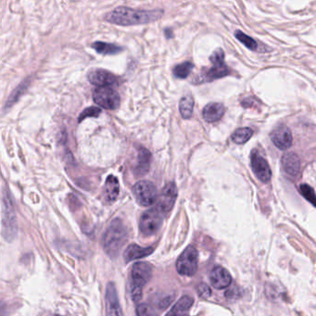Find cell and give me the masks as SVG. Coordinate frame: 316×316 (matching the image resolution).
Here are the masks:
<instances>
[{
  "label": "cell",
  "mask_w": 316,
  "mask_h": 316,
  "mask_svg": "<svg viewBox=\"0 0 316 316\" xmlns=\"http://www.w3.org/2000/svg\"><path fill=\"white\" fill-rule=\"evenodd\" d=\"M161 11H139L125 7H119L106 15V21L113 24L130 26L155 22L161 18Z\"/></svg>",
  "instance_id": "obj_1"
},
{
  "label": "cell",
  "mask_w": 316,
  "mask_h": 316,
  "mask_svg": "<svg viewBox=\"0 0 316 316\" xmlns=\"http://www.w3.org/2000/svg\"><path fill=\"white\" fill-rule=\"evenodd\" d=\"M127 240V231L120 219L111 222L103 237L104 250L111 258H116Z\"/></svg>",
  "instance_id": "obj_2"
},
{
  "label": "cell",
  "mask_w": 316,
  "mask_h": 316,
  "mask_svg": "<svg viewBox=\"0 0 316 316\" xmlns=\"http://www.w3.org/2000/svg\"><path fill=\"white\" fill-rule=\"evenodd\" d=\"M152 278V267L147 262H137L133 265L131 274L130 294L134 302L142 298V289Z\"/></svg>",
  "instance_id": "obj_3"
},
{
  "label": "cell",
  "mask_w": 316,
  "mask_h": 316,
  "mask_svg": "<svg viewBox=\"0 0 316 316\" xmlns=\"http://www.w3.org/2000/svg\"><path fill=\"white\" fill-rule=\"evenodd\" d=\"M2 234L8 241L14 239L17 235V216L11 195L6 191L2 205Z\"/></svg>",
  "instance_id": "obj_4"
},
{
  "label": "cell",
  "mask_w": 316,
  "mask_h": 316,
  "mask_svg": "<svg viewBox=\"0 0 316 316\" xmlns=\"http://www.w3.org/2000/svg\"><path fill=\"white\" fill-rule=\"evenodd\" d=\"M164 214L157 207L145 211L139 221L140 231L145 236L155 235L161 228Z\"/></svg>",
  "instance_id": "obj_5"
},
{
  "label": "cell",
  "mask_w": 316,
  "mask_h": 316,
  "mask_svg": "<svg viewBox=\"0 0 316 316\" xmlns=\"http://www.w3.org/2000/svg\"><path fill=\"white\" fill-rule=\"evenodd\" d=\"M198 251L193 246H189L178 258L176 270L184 277H192L198 270Z\"/></svg>",
  "instance_id": "obj_6"
},
{
  "label": "cell",
  "mask_w": 316,
  "mask_h": 316,
  "mask_svg": "<svg viewBox=\"0 0 316 316\" xmlns=\"http://www.w3.org/2000/svg\"><path fill=\"white\" fill-rule=\"evenodd\" d=\"M95 103L106 110H116L120 106V96L111 86H98L93 91Z\"/></svg>",
  "instance_id": "obj_7"
},
{
  "label": "cell",
  "mask_w": 316,
  "mask_h": 316,
  "mask_svg": "<svg viewBox=\"0 0 316 316\" xmlns=\"http://www.w3.org/2000/svg\"><path fill=\"white\" fill-rule=\"evenodd\" d=\"M133 193L141 206L153 205L158 200V190L150 181H140L133 186Z\"/></svg>",
  "instance_id": "obj_8"
},
{
  "label": "cell",
  "mask_w": 316,
  "mask_h": 316,
  "mask_svg": "<svg viewBox=\"0 0 316 316\" xmlns=\"http://www.w3.org/2000/svg\"><path fill=\"white\" fill-rule=\"evenodd\" d=\"M252 171L262 183H268L272 177V171L266 160L256 150H253L250 157Z\"/></svg>",
  "instance_id": "obj_9"
},
{
  "label": "cell",
  "mask_w": 316,
  "mask_h": 316,
  "mask_svg": "<svg viewBox=\"0 0 316 316\" xmlns=\"http://www.w3.org/2000/svg\"><path fill=\"white\" fill-rule=\"evenodd\" d=\"M177 198V189L174 183L167 184L161 190V196L158 199L157 208L165 215L171 211Z\"/></svg>",
  "instance_id": "obj_10"
},
{
  "label": "cell",
  "mask_w": 316,
  "mask_h": 316,
  "mask_svg": "<svg viewBox=\"0 0 316 316\" xmlns=\"http://www.w3.org/2000/svg\"><path fill=\"white\" fill-rule=\"evenodd\" d=\"M89 82L97 86H115L118 79L114 74L103 69L91 70L87 74Z\"/></svg>",
  "instance_id": "obj_11"
},
{
  "label": "cell",
  "mask_w": 316,
  "mask_h": 316,
  "mask_svg": "<svg viewBox=\"0 0 316 316\" xmlns=\"http://www.w3.org/2000/svg\"><path fill=\"white\" fill-rule=\"evenodd\" d=\"M271 139L275 146L279 150H286L293 143V137L291 131L287 126H278L271 133Z\"/></svg>",
  "instance_id": "obj_12"
},
{
  "label": "cell",
  "mask_w": 316,
  "mask_h": 316,
  "mask_svg": "<svg viewBox=\"0 0 316 316\" xmlns=\"http://www.w3.org/2000/svg\"><path fill=\"white\" fill-rule=\"evenodd\" d=\"M106 309L108 315H122L119 303L116 288L113 283H109L106 289Z\"/></svg>",
  "instance_id": "obj_13"
},
{
  "label": "cell",
  "mask_w": 316,
  "mask_h": 316,
  "mask_svg": "<svg viewBox=\"0 0 316 316\" xmlns=\"http://www.w3.org/2000/svg\"><path fill=\"white\" fill-rule=\"evenodd\" d=\"M211 284L214 289H224L232 283V277L225 268L222 266L214 267L210 275Z\"/></svg>",
  "instance_id": "obj_14"
},
{
  "label": "cell",
  "mask_w": 316,
  "mask_h": 316,
  "mask_svg": "<svg viewBox=\"0 0 316 316\" xmlns=\"http://www.w3.org/2000/svg\"><path fill=\"white\" fill-rule=\"evenodd\" d=\"M230 73V70L224 63L213 64L210 69H204L200 74L199 82H211L220 78L225 77Z\"/></svg>",
  "instance_id": "obj_15"
},
{
  "label": "cell",
  "mask_w": 316,
  "mask_h": 316,
  "mask_svg": "<svg viewBox=\"0 0 316 316\" xmlns=\"http://www.w3.org/2000/svg\"><path fill=\"white\" fill-rule=\"evenodd\" d=\"M225 112V108L222 103H209L202 111V116L206 122H215L222 119Z\"/></svg>",
  "instance_id": "obj_16"
},
{
  "label": "cell",
  "mask_w": 316,
  "mask_h": 316,
  "mask_svg": "<svg viewBox=\"0 0 316 316\" xmlns=\"http://www.w3.org/2000/svg\"><path fill=\"white\" fill-rule=\"evenodd\" d=\"M284 170L291 176L299 175L300 172V158L293 152L286 153L282 158Z\"/></svg>",
  "instance_id": "obj_17"
},
{
  "label": "cell",
  "mask_w": 316,
  "mask_h": 316,
  "mask_svg": "<svg viewBox=\"0 0 316 316\" xmlns=\"http://www.w3.org/2000/svg\"><path fill=\"white\" fill-rule=\"evenodd\" d=\"M153 248H142L139 245L131 244L128 246L127 249L124 251L123 258L126 262L129 261L139 260L141 258H144L146 256H149L153 252Z\"/></svg>",
  "instance_id": "obj_18"
},
{
  "label": "cell",
  "mask_w": 316,
  "mask_h": 316,
  "mask_svg": "<svg viewBox=\"0 0 316 316\" xmlns=\"http://www.w3.org/2000/svg\"><path fill=\"white\" fill-rule=\"evenodd\" d=\"M194 303V299L189 296H184L180 300H178L173 306L172 310L168 311V315H184L189 313L190 308Z\"/></svg>",
  "instance_id": "obj_19"
},
{
  "label": "cell",
  "mask_w": 316,
  "mask_h": 316,
  "mask_svg": "<svg viewBox=\"0 0 316 316\" xmlns=\"http://www.w3.org/2000/svg\"><path fill=\"white\" fill-rule=\"evenodd\" d=\"M150 160L151 154L150 151L146 149H140L138 156V163L136 165V173L139 174V176H142L150 170Z\"/></svg>",
  "instance_id": "obj_20"
},
{
  "label": "cell",
  "mask_w": 316,
  "mask_h": 316,
  "mask_svg": "<svg viewBox=\"0 0 316 316\" xmlns=\"http://www.w3.org/2000/svg\"><path fill=\"white\" fill-rule=\"evenodd\" d=\"M106 199L109 202H113L116 200L120 193V185L119 181L114 175H109L105 183Z\"/></svg>",
  "instance_id": "obj_21"
},
{
  "label": "cell",
  "mask_w": 316,
  "mask_h": 316,
  "mask_svg": "<svg viewBox=\"0 0 316 316\" xmlns=\"http://www.w3.org/2000/svg\"><path fill=\"white\" fill-rule=\"evenodd\" d=\"M92 48L98 53L104 54V55H113V54L121 52L122 50L121 47H118L116 44L105 43V42H95L94 44H92Z\"/></svg>",
  "instance_id": "obj_22"
},
{
  "label": "cell",
  "mask_w": 316,
  "mask_h": 316,
  "mask_svg": "<svg viewBox=\"0 0 316 316\" xmlns=\"http://www.w3.org/2000/svg\"><path fill=\"white\" fill-rule=\"evenodd\" d=\"M193 108H194V99L191 96H185L180 100L179 111L184 119H189L192 116Z\"/></svg>",
  "instance_id": "obj_23"
},
{
  "label": "cell",
  "mask_w": 316,
  "mask_h": 316,
  "mask_svg": "<svg viewBox=\"0 0 316 316\" xmlns=\"http://www.w3.org/2000/svg\"><path fill=\"white\" fill-rule=\"evenodd\" d=\"M253 134V131L249 127L239 128L232 134V140L236 144H244L250 140Z\"/></svg>",
  "instance_id": "obj_24"
},
{
  "label": "cell",
  "mask_w": 316,
  "mask_h": 316,
  "mask_svg": "<svg viewBox=\"0 0 316 316\" xmlns=\"http://www.w3.org/2000/svg\"><path fill=\"white\" fill-rule=\"evenodd\" d=\"M194 68V64L190 61H185L181 64H178L173 68V74L176 78L179 79H186L189 76V74L192 72Z\"/></svg>",
  "instance_id": "obj_25"
},
{
  "label": "cell",
  "mask_w": 316,
  "mask_h": 316,
  "mask_svg": "<svg viewBox=\"0 0 316 316\" xmlns=\"http://www.w3.org/2000/svg\"><path fill=\"white\" fill-rule=\"evenodd\" d=\"M235 36L237 37L239 42H241L242 44H245V47L248 48L249 50H252V51H256V50H258L257 42L252 37L247 35L246 33H242L241 31H237L235 33Z\"/></svg>",
  "instance_id": "obj_26"
},
{
  "label": "cell",
  "mask_w": 316,
  "mask_h": 316,
  "mask_svg": "<svg viewBox=\"0 0 316 316\" xmlns=\"http://www.w3.org/2000/svg\"><path fill=\"white\" fill-rule=\"evenodd\" d=\"M28 82H22V84H20L15 91L11 94V97L9 98V100L6 103V108H10L13 105L17 100H19V98L23 94V92L25 91V89L27 88Z\"/></svg>",
  "instance_id": "obj_27"
},
{
  "label": "cell",
  "mask_w": 316,
  "mask_h": 316,
  "mask_svg": "<svg viewBox=\"0 0 316 316\" xmlns=\"http://www.w3.org/2000/svg\"><path fill=\"white\" fill-rule=\"evenodd\" d=\"M300 192L306 200L310 201L312 205L315 206V193L311 187L308 185H301L300 187Z\"/></svg>",
  "instance_id": "obj_28"
},
{
  "label": "cell",
  "mask_w": 316,
  "mask_h": 316,
  "mask_svg": "<svg viewBox=\"0 0 316 316\" xmlns=\"http://www.w3.org/2000/svg\"><path fill=\"white\" fill-rule=\"evenodd\" d=\"M101 113V110L98 107H89L86 108L84 111L80 114L79 116V122H82L84 119L88 117H98Z\"/></svg>",
  "instance_id": "obj_29"
},
{
  "label": "cell",
  "mask_w": 316,
  "mask_h": 316,
  "mask_svg": "<svg viewBox=\"0 0 316 316\" xmlns=\"http://www.w3.org/2000/svg\"><path fill=\"white\" fill-rule=\"evenodd\" d=\"M210 61L212 64L224 63V52L222 49H217L210 57Z\"/></svg>",
  "instance_id": "obj_30"
},
{
  "label": "cell",
  "mask_w": 316,
  "mask_h": 316,
  "mask_svg": "<svg viewBox=\"0 0 316 316\" xmlns=\"http://www.w3.org/2000/svg\"><path fill=\"white\" fill-rule=\"evenodd\" d=\"M197 291L200 295V297H201L202 299H208L210 298L211 295V290L206 284L201 283L198 286L197 288Z\"/></svg>",
  "instance_id": "obj_31"
},
{
  "label": "cell",
  "mask_w": 316,
  "mask_h": 316,
  "mask_svg": "<svg viewBox=\"0 0 316 316\" xmlns=\"http://www.w3.org/2000/svg\"><path fill=\"white\" fill-rule=\"evenodd\" d=\"M137 313L139 315H150V314H153V311H151L149 306L146 304H140L137 308Z\"/></svg>",
  "instance_id": "obj_32"
},
{
  "label": "cell",
  "mask_w": 316,
  "mask_h": 316,
  "mask_svg": "<svg viewBox=\"0 0 316 316\" xmlns=\"http://www.w3.org/2000/svg\"><path fill=\"white\" fill-rule=\"evenodd\" d=\"M225 297L228 298L229 300H236L240 297V291L239 288H232V289H228L225 292Z\"/></svg>",
  "instance_id": "obj_33"
},
{
  "label": "cell",
  "mask_w": 316,
  "mask_h": 316,
  "mask_svg": "<svg viewBox=\"0 0 316 316\" xmlns=\"http://www.w3.org/2000/svg\"><path fill=\"white\" fill-rule=\"evenodd\" d=\"M172 301V297L171 298H166L165 300H162L161 301V308H163V309H165L167 306L170 305L171 304V302Z\"/></svg>",
  "instance_id": "obj_34"
},
{
  "label": "cell",
  "mask_w": 316,
  "mask_h": 316,
  "mask_svg": "<svg viewBox=\"0 0 316 316\" xmlns=\"http://www.w3.org/2000/svg\"><path fill=\"white\" fill-rule=\"evenodd\" d=\"M165 33H166V36L168 38H171V37H172V34L171 30H166V31H165Z\"/></svg>",
  "instance_id": "obj_35"
},
{
  "label": "cell",
  "mask_w": 316,
  "mask_h": 316,
  "mask_svg": "<svg viewBox=\"0 0 316 316\" xmlns=\"http://www.w3.org/2000/svg\"><path fill=\"white\" fill-rule=\"evenodd\" d=\"M2 308H3V304H2V303H0V313H1V314H2V313H4V312L2 311V310H4V309H2Z\"/></svg>",
  "instance_id": "obj_36"
}]
</instances>
